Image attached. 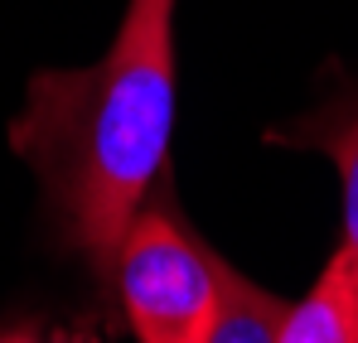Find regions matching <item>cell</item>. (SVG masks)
Segmentation results:
<instances>
[{
    "instance_id": "2",
    "label": "cell",
    "mask_w": 358,
    "mask_h": 343,
    "mask_svg": "<svg viewBox=\"0 0 358 343\" xmlns=\"http://www.w3.org/2000/svg\"><path fill=\"white\" fill-rule=\"evenodd\" d=\"M121 309L141 343H208L218 319V256L165 208H141L117 256Z\"/></svg>"
},
{
    "instance_id": "7",
    "label": "cell",
    "mask_w": 358,
    "mask_h": 343,
    "mask_svg": "<svg viewBox=\"0 0 358 343\" xmlns=\"http://www.w3.org/2000/svg\"><path fill=\"white\" fill-rule=\"evenodd\" d=\"M34 343H39V339H34Z\"/></svg>"
},
{
    "instance_id": "5",
    "label": "cell",
    "mask_w": 358,
    "mask_h": 343,
    "mask_svg": "<svg viewBox=\"0 0 358 343\" xmlns=\"http://www.w3.org/2000/svg\"><path fill=\"white\" fill-rule=\"evenodd\" d=\"M329 155H334V165L344 174V242H339V251L349 256L354 281H358V116L329 140Z\"/></svg>"
},
{
    "instance_id": "6",
    "label": "cell",
    "mask_w": 358,
    "mask_h": 343,
    "mask_svg": "<svg viewBox=\"0 0 358 343\" xmlns=\"http://www.w3.org/2000/svg\"><path fill=\"white\" fill-rule=\"evenodd\" d=\"M0 343H34V329H10V334H0Z\"/></svg>"
},
{
    "instance_id": "1",
    "label": "cell",
    "mask_w": 358,
    "mask_h": 343,
    "mask_svg": "<svg viewBox=\"0 0 358 343\" xmlns=\"http://www.w3.org/2000/svg\"><path fill=\"white\" fill-rule=\"evenodd\" d=\"M175 126V0H131L102 63L39 73L10 126L39 170L63 237L112 271Z\"/></svg>"
},
{
    "instance_id": "3",
    "label": "cell",
    "mask_w": 358,
    "mask_h": 343,
    "mask_svg": "<svg viewBox=\"0 0 358 343\" xmlns=\"http://www.w3.org/2000/svg\"><path fill=\"white\" fill-rule=\"evenodd\" d=\"M276 343H358V281L344 251H334L310 295L286 309Z\"/></svg>"
},
{
    "instance_id": "4",
    "label": "cell",
    "mask_w": 358,
    "mask_h": 343,
    "mask_svg": "<svg viewBox=\"0 0 358 343\" xmlns=\"http://www.w3.org/2000/svg\"><path fill=\"white\" fill-rule=\"evenodd\" d=\"M218 290H223V300H218V319H213L208 343H276L281 319L291 309L281 295L252 286L223 256H218Z\"/></svg>"
}]
</instances>
